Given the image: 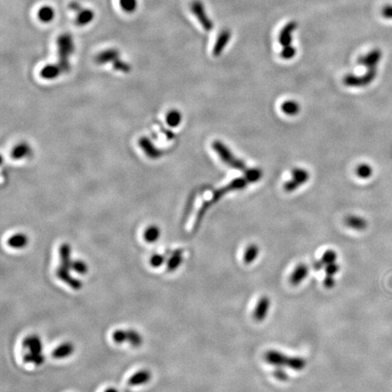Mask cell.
<instances>
[{
	"instance_id": "cell-4",
	"label": "cell",
	"mask_w": 392,
	"mask_h": 392,
	"mask_svg": "<svg viewBox=\"0 0 392 392\" xmlns=\"http://www.w3.org/2000/svg\"><path fill=\"white\" fill-rule=\"evenodd\" d=\"M60 266L58 267L57 270V277H60L61 279L68 282L73 288H79L80 284L77 283L76 280H72L69 275V271H71V262L72 260L70 258L71 249L70 246L67 243H64L60 246Z\"/></svg>"
},
{
	"instance_id": "cell-35",
	"label": "cell",
	"mask_w": 392,
	"mask_h": 392,
	"mask_svg": "<svg viewBox=\"0 0 392 392\" xmlns=\"http://www.w3.org/2000/svg\"><path fill=\"white\" fill-rule=\"evenodd\" d=\"M262 176V172L260 169H247L244 172V177L247 179L249 182H255L259 181Z\"/></svg>"
},
{
	"instance_id": "cell-8",
	"label": "cell",
	"mask_w": 392,
	"mask_h": 392,
	"mask_svg": "<svg viewBox=\"0 0 392 392\" xmlns=\"http://www.w3.org/2000/svg\"><path fill=\"white\" fill-rule=\"evenodd\" d=\"M310 178L308 171L302 168L294 169L292 171V179L284 184V190L288 192L294 191L297 188L307 182Z\"/></svg>"
},
{
	"instance_id": "cell-32",
	"label": "cell",
	"mask_w": 392,
	"mask_h": 392,
	"mask_svg": "<svg viewBox=\"0 0 392 392\" xmlns=\"http://www.w3.org/2000/svg\"><path fill=\"white\" fill-rule=\"evenodd\" d=\"M281 110L282 112L288 115V116H295L300 112V105L296 103L295 101H286L281 105Z\"/></svg>"
},
{
	"instance_id": "cell-39",
	"label": "cell",
	"mask_w": 392,
	"mask_h": 392,
	"mask_svg": "<svg viewBox=\"0 0 392 392\" xmlns=\"http://www.w3.org/2000/svg\"><path fill=\"white\" fill-rule=\"evenodd\" d=\"M113 66H114V68L116 70L121 71L123 73H128L131 70L130 65L126 63L125 61L120 60V58H118L117 60L113 62Z\"/></svg>"
},
{
	"instance_id": "cell-6",
	"label": "cell",
	"mask_w": 392,
	"mask_h": 392,
	"mask_svg": "<svg viewBox=\"0 0 392 392\" xmlns=\"http://www.w3.org/2000/svg\"><path fill=\"white\" fill-rule=\"evenodd\" d=\"M191 10L198 19L199 23L201 24L202 27L205 28L206 31H211L214 28V23L206 13L205 6L201 1L194 0L193 2H191Z\"/></svg>"
},
{
	"instance_id": "cell-36",
	"label": "cell",
	"mask_w": 392,
	"mask_h": 392,
	"mask_svg": "<svg viewBox=\"0 0 392 392\" xmlns=\"http://www.w3.org/2000/svg\"><path fill=\"white\" fill-rule=\"evenodd\" d=\"M181 121H182L181 114L175 110L169 112L166 116V123L168 126H172V127H176V126H179Z\"/></svg>"
},
{
	"instance_id": "cell-45",
	"label": "cell",
	"mask_w": 392,
	"mask_h": 392,
	"mask_svg": "<svg viewBox=\"0 0 392 392\" xmlns=\"http://www.w3.org/2000/svg\"><path fill=\"white\" fill-rule=\"evenodd\" d=\"M323 265H324V264H323V262H322V261H315V262L313 263V267H314V269H315L316 271L321 270L322 267H323Z\"/></svg>"
},
{
	"instance_id": "cell-19",
	"label": "cell",
	"mask_w": 392,
	"mask_h": 392,
	"mask_svg": "<svg viewBox=\"0 0 392 392\" xmlns=\"http://www.w3.org/2000/svg\"><path fill=\"white\" fill-rule=\"evenodd\" d=\"M7 243L11 249L22 250L28 244V236L24 234H13L9 238Z\"/></svg>"
},
{
	"instance_id": "cell-46",
	"label": "cell",
	"mask_w": 392,
	"mask_h": 392,
	"mask_svg": "<svg viewBox=\"0 0 392 392\" xmlns=\"http://www.w3.org/2000/svg\"><path fill=\"white\" fill-rule=\"evenodd\" d=\"M104 392H119L118 390H117V388H115V387H108V388H107L106 390Z\"/></svg>"
},
{
	"instance_id": "cell-31",
	"label": "cell",
	"mask_w": 392,
	"mask_h": 392,
	"mask_svg": "<svg viewBox=\"0 0 392 392\" xmlns=\"http://www.w3.org/2000/svg\"><path fill=\"white\" fill-rule=\"evenodd\" d=\"M112 340L117 345L127 343L128 341V330L117 329L112 333Z\"/></svg>"
},
{
	"instance_id": "cell-38",
	"label": "cell",
	"mask_w": 392,
	"mask_h": 392,
	"mask_svg": "<svg viewBox=\"0 0 392 392\" xmlns=\"http://www.w3.org/2000/svg\"><path fill=\"white\" fill-rule=\"evenodd\" d=\"M119 3L122 9L128 13L134 12L137 7L136 0H119Z\"/></svg>"
},
{
	"instance_id": "cell-27",
	"label": "cell",
	"mask_w": 392,
	"mask_h": 392,
	"mask_svg": "<svg viewBox=\"0 0 392 392\" xmlns=\"http://www.w3.org/2000/svg\"><path fill=\"white\" fill-rule=\"evenodd\" d=\"M94 18L93 11L90 10H82L77 13L75 23L78 26H85L90 23Z\"/></svg>"
},
{
	"instance_id": "cell-12",
	"label": "cell",
	"mask_w": 392,
	"mask_h": 392,
	"mask_svg": "<svg viewBox=\"0 0 392 392\" xmlns=\"http://www.w3.org/2000/svg\"><path fill=\"white\" fill-rule=\"evenodd\" d=\"M264 359L268 364L276 366V367H281L287 365L289 357H287L286 355L278 350H271L267 351L264 355Z\"/></svg>"
},
{
	"instance_id": "cell-29",
	"label": "cell",
	"mask_w": 392,
	"mask_h": 392,
	"mask_svg": "<svg viewBox=\"0 0 392 392\" xmlns=\"http://www.w3.org/2000/svg\"><path fill=\"white\" fill-rule=\"evenodd\" d=\"M38 18L44 23H49L55 18V11L51 7L45 6L38 11Z\"/></svg>"
},
{
	"instance_id": "cell-7",
	"label": "cell",
	"mask_w": 392,
	"mask_h": 392,
	"mask_svg": "<svg viewBox=\"0 0 392 392\" xmlns=\"http://www.w3.org/2000/svg\"><path fill=\"white\" fill-rule=\"evenodd\" d=\"M376 75H377L376 69H369L367 74L362 76H356L353 75H346L343 79V83L347 86H355V87L366 86L373 81Z\"/></svg>"
},
{
	"instance_id": "cell-21",
	"label": "cell",
	"mask_w": 392,
	"mask_h": 392,
	"mask_svg": "<svg viewBox=\"0 0 392 392\" xmlns=\"http://www.w3.org/2000/svg\"><path fill=\"white\" fill-rule=\"evenodd\" d=\"M344 222H345V224L348 227L354 229V230H357V231L365 230L368 226V222L364 218L359 217V216H356V215L347 216Z\"/></svg>"
},
{
	"instance_id": "cell-40",
	"label": "cell",
	"mask_w": 392,
	"mask_h": 392,
	"mask_svg": "<svg viewBox=\"0 0 392 392\" xmlns=\"http://www.w3.org/2000/svg\"><path fill=\"white\" fill-rule=\"evenodd\" d=\"M296 55V50L292 46L290 47H283L282 51L280 53V56L283 59H291L294 56Z\"/></svg>"
},
{
	"instance_id": "cell-3",
	"label": "cell",
	"mask_w": 392,
	"mask_h": 392,
	"mask_svg": "<svg viewBox=\"0 0 392 392\" xmlns=\"http://www.w3.org/2000/svg\"><path fill=\"white\" fill-rule=\"evenodd\" d=\"M57 49H58V63L62 72H67L70 69L69 57L75 49L74 40L70 34H62L57 38Z\"/></svg>"
},
{
	"instance_id": "cell-43",
	"label": "cell",
	"mask_w": 392,
	"mask_h": 392,
	"mask_svg": "<svg viewBox=\"0 0 392 392\" xmlns=\"http://www.w3.org/2000/svg\"><path fill=\"white\" fill-rule=\"evenodd\" d=\"M323 283H324V286H325L326 288H329V289H330V288H332V287L335 285V280H334L333 276L327 275L326 278L324 279Z\"/></svg>"
},
{
	"instance_id": "cell-24",
	"label": "cell",
	"mask_w": 392,
	"mask_h": 392,
	"mask_svg": "<svg viewBox=\"0 0 392 392\" xmlns=\"http://www.w3.org/2000/svg\"><path fill=\"white\" fill-rule=\"evenodd\" d=\"M30 154V147L27 144H19L13 148L11 156L15 160H19L27 157Z\"/></svg>"
},
{
	"instance_id": "cell-9",
	"label": "cell",
	"mask_w": 392,
	"mask_h": 392,
	"mask_svg": "<svg viewBox=\"0 0 392 392\" xmlns=\"http://www.w3.org/2000/svg\"><path fill=\"white\" fill-rule=\"evenodd\" d=\"M75 345L70 341L62 342L59 345L56 346L54 350L52 351V357L55 359L63 360V359L70 358L72 355L75 353Z\"/></svg>"
},
{
	"instance_id": "cell-15",
	"label": "cell",
	"mask_w": 392,
	"mask_h": 392,
	"mask_svg": "<svg viewBox=\"0 0 392 392\" xmlns=\"http://www.w3.org/2000/svg\"><path fill=\"white\" fill-rule=\"evenodd\" d=\"M231 37H232V33L228 29L221 32L214 47V51H213L214 56H218L223 53L224 48L228 45Z\"/></svg>"
},
{
	"instance_id": "cell-14",
	"label": "cell",
	"mask_w": 392,
	"mask_h": 392,
	"mask_svg": "<svg viewBox=\"0 0 392 392\" xmlns=\"http://www.w3.org/2000/svg\"><path fill=\"white\" fill-rule=\"evenodd\" d=\"M381 57V53L379 50H373L368 55L359 57V63L360 65H365L369 69H376V66L378 64Z\"/></svg>"
},
{
	"instance_id": "cell-13",
	"label": "cell",
	"mask_w": 392,
	"mask_h": 392,
	"mask_svg": "<svg viewBox=\"0 0 392 392\" xmlns=\"http://www.w3.org/2000/svg\"><path fill=\"white\" fill-rule=\"evenodd\" d=\"M296 28H297V24L295 23L294 21H291L282 28V30L280 31V38H279V41L282 47H287L291 46L292 35H293Z\"/></svg>"
},
{
	"instance_id": "cell-23",
	"label": "cell",
	"mask_w": 392,
	"mask_h": 392,
	"mask_svg": "<svg viewBox=\"0 0 392 392\" xmlns=\"http://www.w3.org/2000/svg\"><path fill=\"white\" fill-rule=\"evenodd\" d=\"M259 247L256 244H250L243 254V261L245 264H252L259 255Z\"/></svg>"
},
{
	"instance_id": "cell-18",
	"label": "cell",
	"mask_w": 392,
	"mask_h": 392,
	"mask_svg": "<svg viewBox=\"0 0 392 392\" xmlns=\"http://www.w3.org/2000/svg\"><path fill=\"white\" fill-rule=\"evenodd\" d=\"M309 268L305 264H300L295 268L289 278V282L293 286L299 285L308 276Z\"/></svg>"
},
{
	"instance_id": "cell-20",
	"label": "cell",
	"mask_w": 392,
	"mask_h": 392,
	"mask_svg": "<svg viewBox=\"0 0 392 392\" xmlns=\"http://www.w3.org/2000/svg\"><path fill=\"white\" fill-rule=\"evenodd\" d=\"M119 58V51L117 49H108L99 53L95 56V62L99 65H104L109 62H115Z\"/></svg>"
},
{
	"instance_id": "cell-28",
	"label": "cell",
	"mask_w": 392,
	"mask_h": 392,
	"mask_svg": "<svg viewBox=\"0 0 392 392\" xmlns=\"http://www.w3.org/2000/svg\"><path fill=\"white\" fill-rule=\"evenodd\" d=\"M144 342V338L142 336L140 332H137L134 329H131L128 330V341L127 343L129 345L134 347V348H137V347H140Z\"/></svg>"
},
{
	"instance_id": "cell-34",
	"label": "cell",
	"mask_w": 392,
	"mask_h": 392,
	"mask_svg": "<svg viewBox=\"0 0 392 392\" xmlns=\"http://www.w3.org/2000/svg\"><path fill=\"white\" fill-rule=\"evenodd\" d=\"M372 173H373L372 167L367 163H361L356 169L357 175L362 179H368L372 175Z\"/></svg>"
},
{
	"instance_id": "cell-41",
	"label": "cell",
	"mask_w": 392,
	"mask_h": 392,
	"mask_svg": "<svg viewBox=\"0 0 392 392\" xmlns=\"http://www.w3.org/2000/svg\"><path fill=\"white\" fill-rule=\"evenodd\" d=\"M327 275H335L338 271H340V267L339 265H337L336 263H332V264H328L326 265Z\"/></svg>"
},
{
	"instance_id": "cell-26",
	"label": "cell",
	"mask_w": 392,
	"mask_h": 392,
	"mask_svg": "<svg viewBox=\"0 0 392 392\" xmlns=\"http://www.w3.org/2000/svg\"><path fill=\"white\" fill-rule=\"evenodd\" d=\"M160 236H161V231L157 226H150L144 233V240L148 243L157 242Z\"/></svg>"
},
{
	"instance_id": "cell-25",
	"label": "cell",
	"mask_w": 392,
	"mask_h": 392,
	"mask_svg": "<svg viewBox=\"0 0 392 392\" xmlns=\"http://www.w3.org/2000/svg\"><path fill=\"white\" fill-rule=\"evenodd\" d=\"M71 271L79 275H85L89 271L88 264L83 260H72Z\"/></svg>"
},
{
	"instance_id": "cell-2",
	"label": "cell",
	"mask_w": 392,
	"mask_h": 392,
	"mask_svg": "<svg viewBox=\"0 0 392 392\" xmlns=\"http://www.w3.org/2000/svg\"><path fill=\"white\" fill-rule=\"evenodd\" d=\"M24 352L23 361L26 364H31L39 367L45 362L44 344L42 339L37 334H29L24 338L22 341Z\"/></svg>"
},
{
	"instance_id": "cell-44",
	"label": "cell",
	"mask_w": 392,
	"mask_h": 392,
	"mask_svg": "<svg viewBox=\"0 0 392 392\" xmlns=\"http://www.w3.org/2000/svg\"><path fill=\"white\" fill-rule=\"evenodd\" d=\"M69 9L73 10V11H75V12L78 13V12H80V11L82 10V7H81V5H80L78 2L73 1V2H71L70 4H69Z\"/></svg>"
},
{
	"instance_id": "cell-37",
	"label": "cell",
	"mask_w": 392,
	"mask_h": 392,
	"mask_svg": "<svg viewBox=\"0 0 392 392\" xmlns=\"http://www.w3.org/2000/svg\"><path fill=\"white\" fill-rule=\"evenodd\" d=\"M337 260V253L336 252L332 251V250H329L323 253V255L322 257V260L321 261L323 262L324 265H328V264H332V263H335V261Z\"/></svg>"
},
{
	"instance_id": "cell-16",
	"label": "cell",
	"mask_w": 392,
	"mask_h": 392,
	"mask_svg": "<svg viewBox=\"0 0 392 392\" xmlns=\"http://www.w3.org/2000/svg\"><path fill=\"white\" fill-rule=\"evenodd\" d=\"M183 261V251L176 250L171 254L166 261V268L170 272L177 271L178 268L182 265Z\"/></svg>"
},
{
	"instance_id": "cell-30",
	"label": "cell",
	"mask_w": 392,
	"mask_h": 392,
	"mask_svg": "<svg viewBox=\"0 0 392 392\" xmlns=\"http://www.w3.org/2000/svg\"><path fill=\"white\" fill-rule=\"evenodd\" d=\"M286 366L295 371H301L306 367V360L301 357H290Z\"/></svg>"
},
{
	"instance_id": "cell-10",
	"label": "cell",
	"mask_w": 392,
	"mask_h": 392,
	"mask_svg": "<svg viewBox=\"0 0 392 392\" xmlns=\"http://www.w3.org/2000/svg\"><path fill=\"white\" fill-rule=\"evenodd\" d=\"M270 308H271V300L267 296H262L261 299L259 300L256 308L253 313V318L255 319V321L259 322L264 321V319L268 315V312Z\"/></svg>"
},
{
	"instance_id": "cell-1",
	"label": "cell",
	"mask_w": 392,
	"mask_h": 392,
	"mask_svg": "<svg viewBox=\"0 0 392 392\" xmlns=\"http://www.w3.org/2000/svg\"><path fill=\"white\" fill-rule=\"evenodd\" d=\"M249 182L247 181L246 178H237V179H234V181L228 183L226 186L222 187L220 189L215 190L212 195H211L210 199L206 200V201L203 203L201 207L198 209L197 213H196L195 217H194V222H193V230L198 228V226L201 224L203 217L206 215V211L208 210V208L210 206L215 205L216 202L219 201L220 199L223 197V196L227 193L229 191H234V190H242L244 187H246L248 185Z\"/></svg>"
},
{
	"instance_id": "cell-33",
	"label": "cell",
	"mask_w": 392,
	"mask_h": 392,
	"mask_svg": "<svg viewBox=\"0 0 392 392\" xmlns=\"http://www.w3.org/2000/svg\"><path fill=\"white\" fill-rule=\"evenodd\" d=\"M167 261V257L163 255L162 253H154L152 256L150 257L149 264L150 266L154 269H158L160 267L163 266Z\"/></svg>"
},
{
	"instance_id": "cell-11",
	"label": "cell",
	"mask_w": 392,
	"mask_h": 392,
	"mask_svg": "<svg viewBox=\"0 0 392 392\" xmlns=\"http://www.w3.org/2000/svg\"><path fill=\"white\" fill-rule=\"evenodd\" d=\"M152 379V373L148 369H140L131 376L128 379V385L131 387L143 386Z\"/></svg>"
},
{
	"instance_id": "cell-5",
	"label": "cell",
	"mask_w": 392,
	"mask_h": 392,
	"mask_svg": "<svg viewBox=\"0 0 392 392\" xmlns=\"http://www.w3.org/2000/svg\"><path fill=\"white\" fill-rule=\"evenodd\" d=\"M213 148L216 152V154L219 155L220 158L223 160V162L226 163L230 167L243 172H245L247 170L244 162L241 159L235 157L234 154L230 151L226 145H224V143L220 141H215L213 143Z\"/></svg>"
},
{
	"instance_id": "cell-17",
	"label": "cell",
	"mask_w": 392,
	"mask_h": 392,
	"mask_svg": "<svg viewBox=\"0 0 392 392\" xmlns=\"http://www.w3.org/2000/svg\"><path fill=\"white\" fill-rule=\"evenodd\" d=\"M139 145H140L141 148L144 150L145 154H146L149 158H159V157L162 155V152L159 151V150L152 144V142H151L147 137H142L140 140H139Z\"/></svg>"
},
{
	"instance_id": "cell-22",
	"label": "cell",
	"mask_w": 392,
	"mask_h": 392,
	"mask_svg": "<svg viewBox=\"0 0 392 392\" xmlns=\"http://www.w3.org/2000/svg\"><path fill=\"white\" fill-rule=\"evenodd\" d=\"M63 72H62L60 66L57 64H53V65H47L45 67H43L42 70L40 71V75L44 79L52 80L59 76Z\"/></svg>"
},
{
	"instance_id": "cell-42",
	"label": "cell",
	"mask_w": 392,
	"mask_h": 392,
	"mask_svg": "<svg viewBox=\"0 0 392 392\" xmlns=\"http://www.w3.org/2000/svg\"><path fill=\"white\" fill-rule=\"evenodd\" d=\"M274 376H275L276 378H278L279 380H281V381H286V380H288V375H287V373L285 372L284 370H282V369H278L277 370H275Z\"/></svg>"
}]
</instances>
